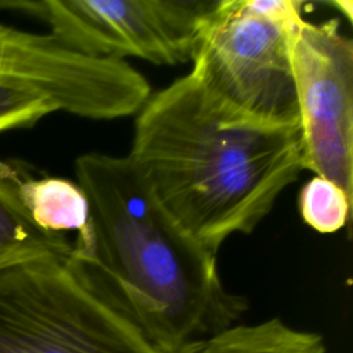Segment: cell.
Listing matches in <instances>:
<instances>
[{
  "label": "cell",
  "mask_w": 353,
  "mask_h": 353,
  "mask_svg": "<svg viewBox=\"0 0 353 353\" xmlns=\"http://www.w3.org/2000/svg\"><path fill=\"white\" fill-rule=\"evenodd\" d=\"M88 203L66 263L79 281L159 353H194L239 324L244 296L222 283L216 255L188 233L125 156L74 163Z\"/></svg>",
  "instance_id": "obj_1"
},
{
  "label": "cell",
  "mask_w": 353,
  "mask_h": 353,
  "mask_svg": "<svg viewBox=\"0 0 353 353\" xmlns=\"http://www.w3.org/2000/svg\"><path fill=\"white\" fill-rule=\"evenodd\" d=\"M128 156L172 218L212 254L251 233L305 170L299 125L244 119L190 74L139 109Z\"/></svg>",
  "instance_id": "obj_2"
},
{
  "label": "cell",
  "mask_w": 353,
  "mask_h": 353,
  "mask_svg": "<svg viewBox=\"0 0 353 353\" xmlns=\"http://www.w3.org/2000/svg\"><path fill=\"white\" fill-rule=\"evenodd\" d=\"M302 0H218L203 15L189 72L219 105L270 125H299L292 40Z\"/></svg>",
  "instance_id": "obj_3"
},
{
  "label": "cell",
  "mask_w": 353,
  "mask_h": 353,
  "mask_svg": "<svg viewBox=\"0 0 353 353\" xmlns=\"http://www.w3.org/2000/svg\"><path fill=\"white\" fill-rule=\"evenodd\" d=\"M0 353H159L74 276L66 256L0 270Z\"/></svg>",
  "instance_id": "obj_4"
},
{
  "label": "cell",
  "mask_w": 353,
  "mask_h": 353,
  "mask_svg": "<svg viewBox=\"0 0 353 353\" xmlns=\"http://www.w3.org/2000/svg\"><path fill=\"white\" fill-rule=\"evenodd\" d=\"M214 0H23L0 1L41 19L54 37L81 54L156 65L192 59L203 15Z\"/></svg>",
  "instance_id": "obj_5"
},
{
  "label": "cell",
  "mask_w": 353,
  "mask_h": 353,
  "mask_svg": "<svg viewBox=\"0 0 353 353\" xmlns=\"http://www.w3.org/2000/svg\"><path fill=\"white\" fill-rule=\"evenodd\" d=\"M291 62L305 170L353 197V43L336 18L303 19Z\"/></svg>",
  "instance_id": "obj_6"
},
{
  "label": "cell",
  "mask_w": 353,
  "mask_h": 353,
  "mask_svg": "<svg viewBox=\"0 0 353 353\" xmlns=\"http://www.w3.org/2000/svg\"><path fill=\"white\" fill-rule=\"evenodd\" d=\"M0 79L25 84L52 99L59 112L91 120L138 113L150 97L146 77L127 61L94 58L51 33L0 22Z\"/></svg>",
  "instance_id": "obj_7"
},
{
  "label": "cell",
  "mask_w": 353,
  "mask_h": 353,
  "mask_svg": "<svg viewBox=\"0 0 353 353\" xmlns=\"http://www.w3.org/2000/svg\"><path fill=\"white\" fill-rule=\"evenodd\" d=\"M33 174L19 160L0 157V270L43 256H68L72 243L65 234L37 228L21 201V186Z\"/></svg>",
  "instance_id": "obj_8"
},
{
  "label": "cell",
  "mask_w": 353,
  "mask_h": 353,
  "mask_svg": "<svg viewBox=\"0 0 353 353\" xmlns=\"http://www.w3.org/2000/svg\"><path fill=\"white\" fill-rule=\"evenodd\" d=\"M21 201L32 222L44 232L80 234L88 222V203L81 188L66 178L34 172L21 186Z\"/></svg>",
  "instance_id": "obj_9"
},
{
  "label": "cell",
  "mask_w": 353,
  "mask_h": 353,
  "mask_svg": "<svg viewBox=\"0 0 353 353\" xmlns=\"http://www.w3.org/2000/svg\"><path fill=\"white\" fill-rule=\"evenodd\" d=\"M194 353H328L323 336L298 330L279 317L256 324H236Z\"/></svg>",
  "instance_id": "obj_10"
},
{
  "label": "cell",
  "mask_w": 353,
  "mask_h": 353,
  "mask_svg": "<svg viewBox=\"0 0 353 353\" xmlns=\"http://www.w3.org/2000/svg\"><path fill=\"white\" fill-rule=\"evenodd\" d=\"M303 221L320 233H335L350 219L352 197L331 181L314 175L299 192Z\"/></svg>",
  "instance_id": "obj_11"
},
{
  "label": "cell",
  "mask_w": 353,
  "mask_h": 353,
  "mask_svg": "<svg viewBox=\"0 0 353 353\" xmlns=\"http://www.w3.org/2000/svg\"><path fill=\"white\" fill-rule=\"evenodd\" d=\"M59 112L57 103L25 84L0 79V132L28 128Z\"/></svg>",
  "instance_id": "obj_12"
},
{
  "label": "cell",
  "mask_w": 353,
  "mask_h": 353,
  "mask_svg": "<svg viewBox=\"0 0 353 353\" xmlns=\"http://www.w3.org/2000/svg\"><path fill=\"white\" fill-rule=\"evenodd\" d=\"M330 4L338 7V10H339L342 14L346 15V18H347L349 22L352 21V8H353L352 1H332V3H330Z\"/></svg>",
  "instance_id": "obj_13"
}]
</instances>
